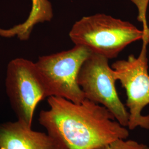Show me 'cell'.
I'll list each match as a JSON object with an SVG mask.
<instances>
[{"label":"cell","mask_w":149,"mask_h":149,"mask_svg":"<svg viewBox=\"0 0 149 149\" xmlns=\"http://www.w3.org/2000/svg\"><path fill=\"white\" fill-rule=\"evenodd\" d=\"M6 90L17 120L32 127L38 104L47 98L38 77L34 63L18 58L7 65Z\"/></svg>","instance_id":"cell-6"},{"label":"cell","mask_w":149,"mask_h":149,"mask_svg":"<svg viewBox=\"0 0 149 149\" xmlns=\"http://www.w3.org/2000/svg\"><path fill=\"white\" fill-rule=\"evenodd\" d=\"M109 59L91 53L81 67L77 83L85 98L106 107L122 125L128 127L129 112L118 95L117 81Z\"/></svg>","instance_id":"cell-5"},{"label":"cell","mask_w":149,"mask_h":149,"mask_svg":"<svg viewBox=\"0 0 149 149\" xmlns=\"http://www.w3.org/2000/svg\"><path fill=\"white\" fill-rule=\"evenodd\" d=\"M144 36L143 29L132 23L103 13L83 17L69 32L74 45L85 47L92 53L108 59L117 58L128 45Z\"/></svg>","instance_id":"cell-2"},{"label":"cell","mask_w":149,"mask_h":149,"mask_svg":"<svg viewBox=\"0 0 149 149\" xmlns=\"http://www.w3.org/2000/svg\"><path fill=\"white\" fill-rule=\"evenodd\" d=\"M32 8L27 19L8 29L0 28V37L6 38L16 37L25 41L30 37L35 26L52 19L53 10L49 0H32Z\"/></svg>","instance_id":"cell-8"},{"label":"cell","mask_w":149,"mask_h":149,"mask_svg":"<svg viewBox=\"0 0 149 149\" xmlns=\"http://www.w3.org/2000/svg\"><path fill=\"white\" fill-rule=\"evenodd\" d=\"M113 145L114 149H149L148 145L133 140L119 139L113 142Z\"/></svg>","instance_id":"cell-9"},{"label":"cell","mask_w":149,"mask_h":149,"mask_svg":"<svg viewBox=\"0 0 149 149\" xmlns=\"http://www.w3.org/2000/svg\"><path fill=\"white\" fill-rule=\"evenodd\" d=\"M91 53L87 48L74 45L68 50L39 57L35 69L47 98L59 97L76 103L83 101L85 97L77 76Z\"/></svg>","instance_id":"cell-3"},{"label":"cell","mask_w":149,"mask_h":149,"mask_svg":"<svg viewBox=\"0 0 149 149\" xmlns=\"http://www.w3.org/2000/svg\"><path fill=\"white\" fill-rule=\"evenodd\" d=\"M48 103L38 121L66 149H95L129 135L108 109L86 98L76 103L51 96Z\"/></svg>","instance_id":"cell-1"},{"label":"cell","mask_w":149,"mask_h":149,"mask_svg":"<svg viewBox=\"0 0 149 149\" xmlns=\"http://www.w3.org/2000/svg\"><path fill=\"white\" fill-rule=\"evenodd\" d=\"M0 149H66L49 134L18 120L0 123Z\"/></svg>","instance_id":"cell-7"},{"label":"cell","mask_w":149,"mask_h":149,"mask_svg":"<svg viewBox=\"0 0 149 149\" xmlns=\"http://www.w3.org/2000/svg\"><path fill=\"white\" fill-rule=\"evenodd\" d=\"M143 46L138 58L133 55L127 60H121L112 64L117 81L125 90L129 108V130L137 127L149 129V115L144 116L141 112L149 104V74L147 46L149 43V31L144 32Z\"/></svg>","instance_id":"cell-4"},{"label":"cell","mask_w":149,"mask_h":149,"mask_svg":"<svg viewBox=\"0 0 149 149\" xmlns=\"http://www.w3.org/2000/svg\"><path fill=\"white\" fill-rule=\"evenodd\" d=\"M95 149H114V145L113 143L112 144L104 145V146H103L96 148Z\"/></svg>","instance_id":"cell-10"}]
</instances>
